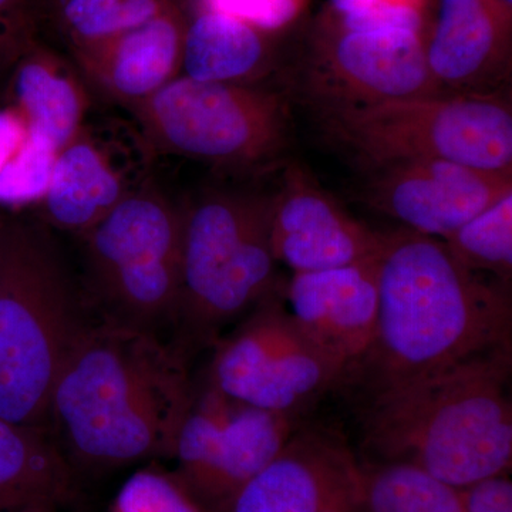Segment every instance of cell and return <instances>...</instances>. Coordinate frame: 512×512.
Instances as JSON below:
<instances>
[{"label": "cell", "instance_id": "29", "mask_svg": "<svg viewBox=\"0 0 512 512\" xmlns=\"http://www.w3.org/2000/svg\"><path fill=\"white\" fill-rule=\"evenodd\" d=\"M461 493L464 512H512V483L508 474L470 485Z\"/></svg>", "mask_w": 512, "mask_h": 512}, {"label": "cell", "instance_id": "19", "mask_svg": "<svg viewBox=\"0 0 512 512\" xmlns=\"http://www.w3.org/2000/svg\"><path fill=\"white\" fill-rule=\"evenodd\" d=\"M13 67V107L29 130L59 153L83 130L89 94L82 80L66 60L37 40Z\"/></svg>", "mask_w": 512, "mask_h": 512}, {"label": "cell", "instance_id": "3", "mask_svg": "<svg viewBox=\"0 0 512 512\" xmlns=\"http://www.w3.org/2000/svg\"><path fill=\"white\" fill-rule=\"evenodd\" d=\"M511 365V348L494 350L365 396L367 461L407 464L458 490L507 474Z\"/></svg>", "mask_w": 512, "mask_h": 512}, {"label": "cell", "instance_id": "15", "mask_svg": "<svg viewBox=\"0 0 512 512\" xmlns=\"http://www.w3.org/2000/svg\"><path fill=\"white\" fill-rule=\"evenodd\" d=\"M512 6L501 0H437L423 33L427 66L446 93H495L511 72Z\"/></svg>", "mask_w": 512, "mask_h": 512}, {"label": "cell", "instance_id": "33", "mask_svg": "<svg viewBox=\"0 0 512 512\" xmlns=\"http://www.w3.org/2000/svg\"><path fill=\"white\" fill-rule=\"evenodd\" d=\"M3 220L0 218V231H2Z\"/></svg>", "mask_w": 512, "mask_h": 512}, {"label": "cell", "instance_id": "30", "mask_svg": "<svg viewBox=\"0 0 512 512\" xmlns=\"http://www.w3.org/2000/svg\"><path fill=\"white\" fill-rule=\"evenodd\" d=\"M28 137V124L15 107L0 110V171L18 156Z\"/></svg>", "mask_w": 512, "mask_h": 512}, {"label": "cell", "instance_id": "16", "mask_svg": "<svg viewBox=\"0 0 512 512\" xmlns=\"http://www.w3.org/2000/svg\"><path fill=\"white\" fill-rule=\"evenodd\" d=\"M379 255L339 268L293 274L285 288L289 312L343 367V377L375 338Z\"/></svg>", "mask_w": 512, "mask_h": 512}, {"label": "cell", "instance_id": "2", "mask_svg": "<svg viewBox=\"0 0 512 512\" xmlns=\"http://www.w3.org/2000/svg\"><path fill=\"white\" fill-rule=\"evenodd\" d=\"M377 292L375 338L340 386L369 396L512 346L505 285L464 268L443 239L407 228L387 232Z\"/></svg>", "mask_w": 512, "mask_h": 512}, {"label": "cell", "instance_id": "18", "mask_svg": "<svg viewBox=\"0 0 512 512\" xmlns=\"http://www.w3.org/2000/svg\"><path fill=\"white\" fill-rule=\"evenodd\" d=\"M275 33L202 9L188 19L181 72L197 82L256 86L275 67Z\"/></svg>", "mask_w": 512, "mask_h": 512}, {"label": "cell", "instance_id": "9", "mask_svg": "<svg viewBox=\"0 0 512 512\" xmlns=\"http://www.w3.org/2000/svg\"><path fill=\"white\" fill-rule=\"evenodd\" d=\"M279 296L272 293L217 340L210 386L245 406L299 417L340 387L343 367L306 335Z\"/></svg>", "mask_w": 512, "mask_h": 512}, {"label": "cell", "instance_id": "8", "mask_svg": "<svg viewBox=\"0 0 512 512\" xmlns=\"http://www.w3.org/2000/svg\"><path fill=\"white\" fill-rule=\"evenodd\" d=\"M131 110L158 150L224 167L274 163L291 138L288 101L258 86L178 76Z\"/></svg>", "mask_w": 512, "mask_h": 512}, {"label": "cell", "instance_id": "22", "mask_svg": "<svg viewBox=\"0 0 512 512\" xmlns=\"http://www.w3.org/2000/svg\"><path fill=\"white\" fill-rule=\"evenodd\" d=\"M350 512H464L463 493L407 464L365 461Z\"/></svg>", "mask_w": 512, "mask_h": 512}, {"label": "cell", "instance_id": "23", "mask_svg": "<svg viewBox=\"0 0 512 512\" xmlns=\"http://www.w3.org/2000/svg\"><path fill=\"white\" fill-rule=\"evenodd\" d=\"M181 5V0H50L72 52L107 42Z\"/></svg>", "mask_w": 512, "mask_h": 512}, {"label": "cell", "instance_id": "11", "mask_svg": "<svg viewBox=\"0 0 512 512\" xmlns=\"http://www.w3.org/2000/svg\"><path fill=\"white\" fill-rule=\"evenodd\" d=\"M302 89L316 109L446 93L427 66L423 33L352 32L332 23L312 45Z\"/></svg>", "mask_w": 512, "mask_h": 512}, {"label": "cell", "instance_id": "31", "mask_svg": "<svg viewBox=\"0 0 512 512\" xmlns=\"http://www.w3.org/2000/svg\"><path fill=\"white\" fill-rule=\"evenodd\" d=\"M379 3H383L382 0H329L330 15H355V13L365 12Z\"/></svg>", "mask_w": 512, "mask_h": 512}, {"label": "cell", "instance_id": "14", "mask_svg": "<svg viewBox=\"0 0 512 512\" xmlns=\"http://www.w3.org/2000/svg\"><path fill=\"white\" fill-rule=\"evenodd\" d=\"M359 460L339 436L299 427L229 512H350Z\"/></svg>", "mask_w": 512, "mask_h": 512}, {"label": "cell", "instance_id": "17", "mask_svg": "<svg viewBox=\"0 0 512 512\" xmlns=\"http://www.w3.org/2000/svg\"><path fill=\"white\" fill-rule=\"evenodd\" d=\"M187 23L178 5L107 42L73 52L74 59L96 89L133 107L180 76Z\"/></svg>", "mask_w": 512, "mask_h": 512}, {"label": "cell", "instance_id": "21", "mask_svg": "<svg viewBox=\"0 0 512 512\" xmlns=\"http://www.w3.org/2000/svg\"><path fill=\"white\" fill-rule=\"evenodd\" d=\"M73 495L72 466L49 431L0 417V512H49Z\"/></svg>", "mask_w": 512, "mask_h": 512}, {"label": "cell", "instance_id": "24", "mask_svg": "<svg viewBox=\"0 0 512 512\" xmlns=\"http://www.w3.org/2000/svg\"><path fill=\"white\" fill-rule=\"evenodd\" d=\"M471 272H490L507 285L512 275V192L443 239Z\"/></svg>", "mask_w": 512, "mask_h": 512}, {"label": "cell", "instance_id": "13", "mask_svg": "<svg viewBox=\"0 0 512 512\" xmlns=\"http://www.w3.org/2000/svg\"><path fill=\"white\" fill-rule=\"evenodd\" d=\"M387 232L356 220L302 173L289 168L272 198L269 241L276 264L293 274L325 271L375 258Z\"/></svg>", "mask_w": 512, "mask_h": 512}, {"label": "cell", "instance_id": "5", "mask_svg": "<svg viewBox=\"0 0 512 512\" xmlns=\"http://www.w3.org/2000/svg\"><path fill=\"white\" fill-rule=\"evenodd\" d=\"M272 198L211 192L184 208L173 348L185 360L215 345L232 320L278 292L269 241Z\"/></svg>", "mask_w": 512, "mask_h": 512}, {"label": "cell", "instance_id": "26", "mask_svg": "<svg viewBox=\"0 0 512 512\" xmlns=\"http://www.w3.org/2000/svg\"><path fill=\"white\" fill-rule=\"evenodd\" d=\"M113 512L202 511L181 485L153 471H141L123 485L117 494Z\"/></svg>", "mask_w": 512, "mask_h": 512}, {"label": "cell", "instance_id": "25", "mask_svg": "<svg viewBox=\"0 0 512 512\" xmlns=\"http://www.w3.org/2000/svg\"><path fill=\"white\" fill-rule=\"evenodd\" d=\"M57 151L52 144L29 130L18 156L0 171V202L26 205L42 201L49 188Z\"/></svg>", "mask_w": 512, "mask_h": 512}, {"label": "cell", "instance_id": "4", "mask_svg": "<svg viewBox=\"0 0 512 512\" xmlns=\"http://www.w3.org/2000/svg\"><path fill=\"white\" fill-rule=\"evenodd\" d=\"M45 227L3 220L0 231V417L47 430L57 376L92 326Z\"/></svg>", "mask_w": 512, "mask_h": 512}, {"label": "cell", "instance_id": "10", "mask_svg": "<svg viewBox=\"0 0 512 512\" xmlns=\"http://www.w3.org/2000/svg\"><path fill=\"white\" fill-rule=\"evenodd\" d=\"M298 429V416L245 406L210 386L192 400L175 440L181 488L212 510L229 512L239 491Z\"/></svg>", "mask_w": 512, "mask_h": 512}, {"label": "cell", "instance_id": "1", "mask_svg": "<svg viewBox=\"0 0 512 512\" xmlns=\"http://www.w3.org/2000/svg\"><path fill=\"white\" fill-rule=\"evenodd\" d=\"M192 400L187 360L173 346L106 320L90 326L67 356L47 431L69 463L110 470L173 456Z\"/></svg>", "mask_w": 512, "mask_h": 512}, {"label": "cell", "instance_id": "7", "mask_svg": "<svg viewBox=\"0 0 512 512\" xmlns=\"http://www.w3.org/2000/svg\"><path fill=\"white\" fill-rule=\"evenodd\" d=\"M181 232L183 210L160 192L138 188L83 235L90 289L107 322L157 336L173 328Z\"/></svg>", "mask_w": 512, "mask_h": 512}, {"label": "cell", "instance_id": "27", "mask_svg": "<svg viewBox=\"0 0 512 512\" xmlns=\"http://www.w3.org/2000/svg\"><path fill=\"white\" fill-rule=\"evenodd\" d=\"M46 0H0V72L15 66L37 40Z\"/></svg>", "mask_w": 512, "mask_h": 512}, {"label": "cell", "instance_id": "28", "mask_svg": "<svg viewBox=\"0 0 512 512\" xmlns=\"http://www.w3.org/2000/svg\"><path fill=\"white\" fill-rule=\"evenodd\" d=\"M306 3L308 0H204V9L234 16L265 32L278 33L302 15Z\"/></svg>", "mask_w": 512, "mask_h": 512}, {"label": "cell", "instance_id": "12", "mask_svg": "<svg viewBox=\"0 0 512 512\" xmlns=\"http://www.w3.org/2000/svg\"><path fill=\"white\" fill-rule=\"evenodd\" d=\"M373 170L367 204L402 228L439 239L512 192V173L451 161H400Z\"/></svg>", "mask_w": 512, "mask_h": 512}, {"label": "cell", "instance_id": "20", "mask_svg": "<svg viewBox=\"0 0 512 512\" xmlns=\"http://www.w3.org/2000/svg\"><path fill=\"white\" fill-rule=\"evenodd\" d=\"M130 191L106 153L82 130L57 153L43 214L47 224L83 237Z\"/></svg>", "mask_w": 512, "mask_h": 512}, {"label": "cell", "instance_id": "32", "mask_svg": "<svg viewBox=\"0 0 512 512\" xmlns=\"http://www.w3.org/2000/svg\"><path fill=\"white\" fill-rule=\"evenodd\" d=\"M501 2L507 3V5L512 6V0H501Z\"/></svg>", "mask_w": 512, "mask_h": 512}, {"label": "cell", "instance_id": "6", "mask_svg": "<svg viewBox=\"0 0 512 512\" xmlns=\"http://www.w3.org/2000/svg\"><path fill=\"white\" fill-rule=\"evenodd\" d=\"M330 140L372 168L444 160L512 173V109L500 93H443L318 109Z\"/></svg>", "mask_w": 512, "mask_h": 512}]
</instances>
